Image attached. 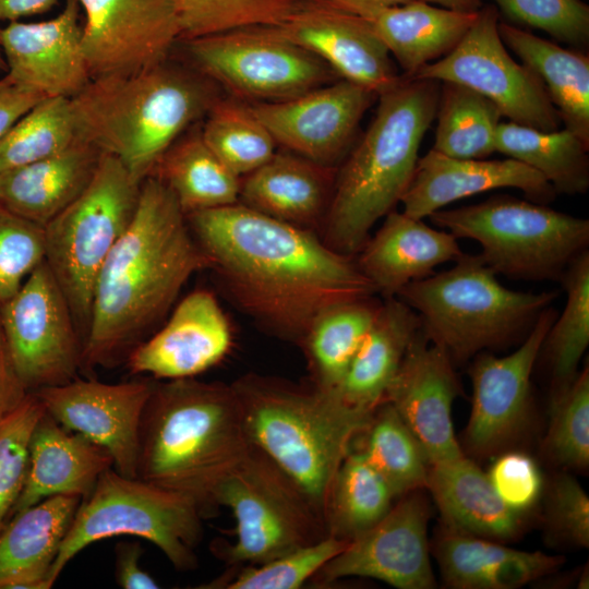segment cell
<instances>
[{"mask_svg":"<svg viewBox=\"0 0 589 589\" xmlns=\"http://www.w3.org/2000/svg\"><path fill=\"white\" fill-rule=\"evenodd\" d=\"M79 137L70 98L46 97L0 140V172L58 154Z\"/></svg>","mask_w":589,"mask_h":589,"instance_id":"obj_43","label":"cell"},{"mask_svg":"<svg viewBox=\"0 0 589 589\" xmlns=\"http://www.w3.org/2000/svg\"><path fill=\"white\" fill-rule=\"evenodd\" d=\"M429 217L457 239L477 241L483 261L514 279L561 280L589 244L588 219L510 195L442 208Z\"/></svg>","mask_w":589,"mask_h":589,"instance_id":"obj_8","label":"cell"},{"mask_svg":"<svg viewBox=\"0 0 589 589\" xmlns=\"http://www.w3.org/2000/svg\"><path fill=\"white\" fill-rule=\"evenodd\" d=\"M278 32L325 62L340 79L378 96L402 80L390 53L361 16L318 0H303Z\"/></svg>","mask_w":589,"mask_h":589,"instance_id":"obj_21","label":"cell"},{"mask_svg":"<svg viewBox=\"0 0 589 589\" xmlns=\"http://www.w3.org/2000/svg\"><path fill=\"white\" fill-rule=\"evenodd\" d=\"M59 0H0V20L10 22L49 11Z\"/></svg>","mask_w":589,"mask_h":589,"instance_id":"obj_55","label":"cell"},{"mask_svg":"<svg viewBox=\"0 0 589 589\" xmlns=\"http://www.w3.org/2000/svg\"><path fill=\"white\" fill-rule=\"evenodd\" d=\"M498 33L542 81L565 129L589 146V58L506 22Z\"/></svg>","mask_w":589,"mask_h":589,"instance_id":"obj_34","label":"cell"},{"mask_svg":"<svg viewBox=\"0 0 589 589\" xmlns=\"http://www.w3.org/2000/svg\"><path fill=\"white\" fill-rule=\"evenodd\" d=\"M231 346V327L219 302L197 289L177 304L160 330L129 352L127 366L155 378H191L224 360Z\"/></svg>","mask_w":589,"mask_h":589,"instance_id":"obj_23","label":"cell"},{"mask_svg":"<svg viewBox=\"0 0 589 589\" xmlns=\"http://www.w3.org/2000/svg\"><path fill=\"white\" fill-rule=\"evenodd\" d=\"M231 385L250 443L299 485L325 520L335 476L374 411L313 384L249 374Z\"/></svg>","mask_w":589,"mask_h":589,"instance_id":"obj_5","label":"cell"},{"mask_svg":"<svg viewBox=\"0 0 589 589\" xmlns=\"http://www.w3.org/2000/svg\"><path fill=\"white\" fill-rule=\"evenodd\" d=\"M347 543V540L328 534L264 564L247 566L232 577H220L203 588L298 589L344 550Z\"/></svg>","mask_w":589,"mask_h":589,"instance_id":"obj_46","label":"cell"},{"mask_svg":"<svg viewBox=\"0 0 589 589\" xmlns=\"http://www.w3.org/2000/svg\"><path fill=\"white\" fill-rule=\"evenodd\" d=\"M141 181L103 153L84 192L45 227V261L61 288L83 342L98 274L130 225Z\"/></svg>","mask_w":589,"mask_h":589,"instance_id":"obj_10","label":"cell"},{"mask_svg":"<svg viewBox=\"0 0 589 589\" xmlns=\"http://www.w3.org/2000/svg\"><path fill=\"white\" fill-rule=\"evenodd\" d=\"M502 117L483 95L455 82H441L432 149L454 158L484 159L496 152Z\"/></svg>","mask_w":589,"mask_h":589,"instance_id":"obj_38","label":"cell"},{"mask_svg":"<svg viewBox=\"0 0 589 589\" xmlns=\"http://www.w3.org/2000/svg\"><path fill=\"white\" fill-rule=\"evenodd\" d=\"M380 304L371 297L348 300L328 306L314 318L301 341L314 386L338 390Z\"/></svg>","mask_w":589,"mask_h":589,"instance_id":"obj_36","label":"cell"},{"mask_svg":"<svg viewBox=\"0 0 589 589\" xmlns=\"http://www.w3.org/2000/svg\"><path fill=\"white\" fill-rule=\"evenodd\" d=\"M101 154L79 137L58 154L0 172V206L45 227L84 192Z\"/></svg>","mask_w":589,"mask_h":589,"instance_id":"obj_28","label":"cell"},{"mask_svg":"<svg viewBox=\"0 0 589 589\" xmlns=\"http://www.w3.org/2000/svg\"><path fill=\"white\" fill-rule=\"evenodd\" d=\"M560 281L566 291V303L542 345L551 371L552 389L574 380L589 345L588 250L569 264Z\"/></svg>","mask_w":589,"mask_h":589,"instance_id":"obj_41","label":"cell"},{"mask_svg":"<svg viewBox=\"0 0 589 589\" xmlns=\"http://www.w3.org/2000/svg\"><path fill=\"white\" fill-rule=\"evenodd\" d=\"M396 497L361 449H351L340 465L329 492L327 533L350 541L378 522Z\"/></svg>","mask_w":589,"mask_h":589,"instance_id":"obj_39","label":"cell"},{"mask_svg":"<svg viewBox=\"0 0 589 589\" xmlns=\"http://www.w3.org/2000/svg\"><path fill=\"white\" fill-rule=\"evenodd\" d=\"M544 527L552 542L589 546V497L567 473L556 474L545 491Z\"/></svg>","mask_w":589,"mask_h":589,"instance_id":"obj_50","label":"cell"},{"mask_svg":"<svg viewBox=\"0 0 589 589\" xmlns=\"http://www.w3.org/2000/svg\"><path fill=\"white\" fill-rule=\"evenodd\" d=\"M339 10L362 16L380 9L401 5L412 0H318Z\"/></svg>","mask_w":589,"mask_h":589,"instance_id":"obj_56","label":"cell"},{"mask_svg":"<svg viewBox=\"0 0 589 589\" xmlns=\"http://www.w3.org/2000/svg\"><path fill=\"white\" fill-rule=\"evenodd\" d=\"M206 268L211 263L175 195L158 177H146L134 216L98 274L82 368L118 360Z\"/></svg>","mask_w":589,"mask_h":589,"instance_id":"obj_2","label":"cell"},{"mask_svg":"<svg viewBox=\"0 0 589 589\" xmlns=\"http://www.w3.org/2000/svg\"><path fill=\"white\" fill-rule=\"evenodd\" d=\"M45 407L34 392L0 419V531L11 519L28 470V448L34 426Z\"/></svg>","mask_w":589,"mask_h":589,"instance_id":"obj_47","label":"cell"},{"mask_svg":"<svg viewBox=\"0 0 589 589\" xmlns=\"http://www.w3.org/2000/svg\"><path fill=\"white\" fill-rule=\"evenodd\" d=\"M504 188L518 189L540 204L557 195L540 172L517 159L454 158L431 149L418 158L400 203L404 214L422 219L458 200Z\"/></svg>","mask_w":589,"mask_h":589,"instance_id":"obj_24","label":"cell"},{"mask_svg":"<svg viewBox=\"0 0 589 589\" xmlns=\"http://www.w3.org/2000/svg\"><path fill=\"white\" fill-rule=\"evenodd\" d=\"M10 353L0 303V419L15 409L27 395Z\"/></svg>","mask_w":589,"mask_h":589,"instance_id":"obj_54","label":"cell"},{"mask_svg":"<svg viewBox=\"0 0 589 589\" xmlns=\"http://www.w3.org/2000/svg\"><path fill=\"white\" fill-rule=\"evenodd\" d=\"M420 327L416 311L398 297L386 298L337 390L342 400L354 408L374 411L383 402Z\"/></svg>","mask_w":589,"mask_h":589,"instance_id":"obj_32","label":"cell"},{"mask_svg":"<svg viewBox=\"0 0 589 589\" xmlns=\"http://www.w3.org/2000/svg\"><path fill=\"white\" fill-rule=\"evenodd\" d=\"M486 474L500 498L517 513L531 509L542 494L541 471L525 453L507 452L500 455Z\"/></svg>","mask_w":589,"mask_h":589,"instance_id":"obj_51","label":"cell"},{"mask_svg":"<svg viewBox=\"0 0 589 589\" xmlns=\"http://www.w3.org/2000/svg\"><path fill=\"white\" fill-rule=\"evenodd\" d=\"M251 446L231 384L155 383L140 425L136 478L190 498L205 516Z\"/></svg>","mask_w":589,"mask_h":589,"instance_id":"obj_3","label":"cell"},{"mask_svg":"<svg viewBox=\"0 0 589 589\" xmlns=\"http://www.w3.org/2000/svg\"><path fill=\"white\" fill-rule=\"evenodd\" d=\"M110 468L113 459L106 448L62 426L45 410L31 436L27 477L12 516L55 495L84 498Z\"/></svg>","mask_w":589,"mask_h":589,"instance_id":"obj_26","label":"cell"},{"mask_svg":"<svg viewBox=\"0 0 589 589\" xmlns=\"http://www.w3.org/2000/svg\"><path fill=\"white\" fill-rule=\"evenodd\" d=\"M430 4H438L442 8L465 12L473 13L478 12L482 8L483 0H422Z\"/></svg>","mask_w":589,"mask_h":589,"instance_id":"obj_57","label":"cell"},{"mask_svg":"<svg viewBox=\"0 0 589 589\" xmlns=\"http://www.w3.org/2000/svg\"><path fill=\"white\" fill-rule=\"evenodd\" d=\"M589 146L567 129L541 131L512 121L501 122L496 152L540 172L555 192L584 194L589 188Z\"/></svg>","mask_w":589,"mask_h":589,"instance_id":"obj_37","label":"cell"},{"mask_svg":"<svg viewBox=\"0 0 589 589\" xmlns=\"http://www.w3.org/2000/svg\"><path fill=\"white\" fill-rule=\"evenodd\" d=\"M91 77L137 72L161 62L181 38L176 0H77Z\"/></svg>","mask_w":589,"mask_h":589,"instance_id":"obj_17","label":"cell"},{"mask_svg":"<svg viewBox=\"0 0 589 589\" xmlns=\"http://www.w3.org/2000/svg\"><path fill=\"white\" fill-rule=\"evenodd\" d=\"M213 503L229 508L236 520V541L225 551L232 565L264 564L328 536L305 493L253 445L218 485Z\"/></svg>","mask_w":589,"mask_h":589,"instance_id":"obj_11","label":"cell"},{"mask_svg":"<svg viewBox=\"0 0 589 589\" xmlns=\"http://www.w3.org/2000/svg\"><path fill=\"white\" fill-rule=\"evenodd\" d=\"M420 491L399 497L378 522L348 541L314 576L317 582L366 577L398 589L435 588L428 540L431 512Z\"/></svg>","mask_w":589,"mask_h":589,"instance_id":"obj_16","label":"cell"},{"mask_svg":"<svg viewBox=\"0 0 589 589\" xmlns=\"http://www.w3.org/2000/svg\"><path fill=\"white\" fill-rule=\"evenodd\" d=\"M77 0H67L55 17L35 23L10 22L0 43L7 74L45 97L73 98L92 80L82 47Z\"/></svg>","mask_w":589,"mask_h":589,"instance_id":"obj_22","label":"cell"},{"mask_svg":"<svg viewBox=\"0 0 589 589\" xmlns=\"http://www.w3.org/2000/svg\"><path fill=\"white\" fill-rule=\"evenodd\" d=\"M16 374L27 392L67 384L82 368V339L70 305L44 260L2 304Z\"/></svg>","mask_w":589,"mask_h":589,"instance_id":"obj_14","label":"cell"},{"mask_svg":"<svg viewBox=\"0 0 589 589\" xmlns=\"http://www.w3.org/2000/svg\"><path fill=\"white\" fill-rule=\"evenodd\" d=\"M45 260L44 227L0 206V303Z\"/></svg>","mask_w":589,"mask_h":589,"instance_id":"obj_48","label":"cell"},{"mask_svg":"<svg viewBox=\"0 0 589 589\" xmlns=\"http://www.w3.org/2000/svg\"><path fill=\"white\" fill-rule=\"evenodd\" d=\"M115 576L123 589H157L158 582L140 565L143 549L140 542H118L115 546Z\"/></svg>","mask_w":589,"mask_h":589,"instance_id":"obj_52","label":"cell"},{"mask_svg":"<svg viewBox=\"0 0 589 589\" xmlns=\"http://www.w3.org/2000/svg\"><path fill=\"white\" fill-rule=\"evenodd\" d=\"M155 169L185 215L239 202L241 178L207 146L201 131L178 139Z\"/></svg>","mask_w":589,"mask_h":589,"instance_id":"obj_35","label":"cell"},{"mask_svg":"<svg viewBox=\"0 0 589 589\" xmlns=\"http://www.w3.org/2000/svg\"><path fill=\"white\" fill-rule=\"evenodd\" d=\"M556 315L550 306L544 309L514 352L478 353L473 360L471 411L464 436L473 456L500 454L526 430L532 412V369Z\"/></svg>","mask_w":589,"mask_h":589,"instance_id":"obj_15","label":"cell"},{"mask_svg":"<svg viewBox=\"0 0 589 589\" xmlns=\"http://www.w3.org/2000/svg\"><path fill=\"white\" fill-rule=\"evenodd\" d=\"M378 95L339 79L298 96L250 105L277 146L334 167L348 153L360 121Z\"/></svg>","mask_w":589,"mask_h":589,"instance_id":"obj_18","label":"cell"},{"mask_svg":"<svg viewBox=\"0 0 589 589\" xmlns=\"http://www.w3.org/2000/svg\"><path fill=\"white\" fill-rule=\"evenodd\" d=\"M447 271L412 281L397 297L421 320L426 338L454 363L513 342L530 330L556 291L504 287L480 254L462 253Z\"/></svg>","mask_w":589,"mask_h":589,"instance_id":"obj_7","label":"cell"},{"mask_svg":"<svg viewBox=\"0 0 589 589\" xmlns=\"http://www.w3.org/2000/svg\"><path fill=\"white\" fill-rule=\"evenodd\" d=\"M440 87L435 80L404 76L378 96L373 120L335 177L323 221V240L335 251L354 256L400 202L435 119Z\"/></svg>","mask_w":589,"mask_h":589,"instance_id":"obj_4","label":"cell"},{"mask_svg":"<svg viewBox=\"0 0 589 589\" xmlns=\"http://www.w3.org/2000/svg\"><path fill=\"white\" fill-rule=\"evenodd\" d=\"M70 101L79 136L117 157L142 182L215 100L199 79L165 61L94 77Z\"/></svg>","mask_w":589,"mask_h":589,"instance_id":"obj_6","label":"cell"},{"mask_svg":"<svg viewBox=\"0 0 589 589\" xmlns=\"http://www.w3.org/2000/svg\"><path fill=\"white\" fill-rule=\"evenodd\" d=\"M462 253L450 232L394 209L365 241L356 262L375 293L386 299L397 297L405 286L432 275L436 266L455 262Z\"/></svg>","mask_w":589,"mask_h":589,"instance_id":"obj_25","label":"cell"},{"mask_svg":"<svg viewBox=\"0 0 589 589\" xmlns=\"http://www.w3.org/2000/svg\"><path fill=\"white\" fill-rule=\"evenodd\" d=\"M459 394L454 362L420 327L383 401L394 407L417 437L430 466L465 455L452 421L453 404Z\"/></svg>","mask_w":589,"mask_h":589,"instance_id":"obj_20","label":"cell"},{"mask_svg":"<svg viewBox=\"0 0 589 589\" xmlns=\"http://www.w3.org/2000/svg\"><path fill=\"white\" fill-rule=\"evenodd\" d=\"M510 20L542 29L557 40H589V7L581 0H493Z\"/></svg>","mask_w":589,"mask_h":589,"instance_id":"obj_49","label":"cell"},{"mask_svg":"<svg viewBox=\"0 0 589 589\" xmlns=\"http://www.w3.org/2000/svg\"><path fill=\"white\" fill-rule=\"evenodd\" d=\"M498 23L496 7H482L452 51L408 79L465 85L494 103L512 122L541 131L558 130L562 121L542 81L533 70L510 57Z\"/></svg>","mask_w":589,"mask_h":589,"instance_id":"obj_13","label":"cell"},{"mask_svg":"<svg viewBox=\"0 0 589 589\" xmlns=\"http://www.w3.org/2000/svg\"><path fill=\"white\" fill-rule=\"evenodd\" d=\"M187 40L250 26L281 25L303 0H176Z\"/></svg>","mask_w":589,"mask_h":589,"instance_id":"obj_45","label":"cell"},{"mask_svg":"<svg viewBox=\"0 0 589 589\" xmlns=\"http://www.w3.org/2000/svg\"><path fill=\"white\" fill-rule=\"evenodd\" d=\"M41 94L16 84L8 74L0 79V140L38 101Z\"/></svg>","mask_w":589,"mask_h":589,"instance_id":"obj_53","label":"cell"},{"mask_svg":"<svg viewBox=\"0 0 589 589\" xmlns=\"http://www.w3.org/2000/svg\"><path fill=\"white\" fill-rule=\"evenodd\" d=\"M542 452L554 465L584 471L589 466V368L553 388Z\"/></svg>","mask_w":589,"mask_h":589,"instance_id":"obj_44","label":"cell"},{"mask_svg":"<svg viewBox=\"0 0 589 589\" xmlns=\"http://www.w3.org/2000/svg\"><path fill=\"white\" fill-rule=\"evenodd\" d=\"M185 216L235 304L278 337L301 344L325 309L375 293L354 256L311 229L239 202Z\"/></svg>","mask_w":589,"mask_h":589,"instance_id":"obj_1","label":"cell"},{"mask_svg":"<svg viewBox=\"0 0 589 589\" xmlns=\"http://www.w3.org/2000/svg\"><path fill=\"white\" fill-rule=\"evenodd\" d=\"M203 517L190 498L110 468L82 498L51 567L49 581L53 586L69 562L89 544L117 536L145 539L176 569H195Z\"/></svg>","mask_w":589,"mask_h":589,"instance_id":"obj_9","label":"cell"},{"mask_svg":"<svg viewBox=\"0 0 589 589\" xmlns=\"http://www.w3.org/2000/svg\"><path fill=\"white\" fill-rule=\"evenodd\" d=\"M362 435L365 437L359 449L396 500L426 489L430 470L426 454L390 404L383 401L375 408Z\"/></svg>","mask_w":589,"mask_h":589,"instance_id":"obj_40","label":"cell"},{"mask_svg":"<svg viewBox=\"0 0 589 589\" xmlns=\"http://www.w3.org/2000/svg\"><path fill=\"white\" fill-rule=\"evenodd\" d=\"M335 182L334 168L276 152L240 182V203L275 219L311 229L325 218Z\"/></svg>","mask_w":589,"mask_h":589,"instance_id":"obj_29","label":"cell"},{"mask_svg":"<svg viewBox=\"0 0 589 589\" xmlns=\"http://www.w3.org/2000/svg\"><path fill=\"white\" fill-rule=\"evenodd\" d=\"M426 489L441 524L449 528L495 541L516 539L524 530V514L500 498L488 474L466 455L431 465Z\"/></svg>","mask_w":589,"mask_h":589,"instance_id":"obj_31","label":"cell"},{"mask_svg":"<svg viewBox=\"0 0 589 589\" xmlns=\"http://www.w3.org/2000/svg\"><path fill=\"white\" fill-rule=\"evenodd\" d=\"M82 497L55 495L19 513L0 531V589H49V574Z\"/></svg>","mask_w":589,"mask_h":589,"instance_id":"obj_30","label":"cell"},{"mask_svg":"<svg viewBox=\"0 0 589 589\" xmlns=\"http://www.w3.org/2000/svg\"><path fill=\"white\" fill-rule=\"evenodd\" d=\"M201 134L215 155L239 178L254 171L277 152V144L250 106L215 100Z\"/></svg>","mask_w":589,"mask_h":589,"instance_id":"obj_42","label":"cell"},{"mask_svg":"<svg viewBox=\"0 0 589 589\" xmlns=\"http://www.w3.org/2000/svg\"><path fill=\"white\" fill-rule=\"evenodd\" d=\"M154 384L148 380L109 384L76 377L34 393L62 426L106 448L117 472L136 478L140 425Z\"/></svg>","mask_w":589,"mask_h":589,"instance_id":"obj_19","label":"cell"},{"mask_svg":"<svg viewBox=\"0 0 589 589\" xmlns=\"http://www.w3.org/2000/svg\"><path fill=\"white\" fill-rule=\"evenodd\" d=\"M442 580L453 589H516L550 576L564 557L526 552L443 524L432 541Z\"/></svg>","mask_w":589,"mask_h":589,"instance_id":"obj_27","label":"cell"},{"mask_svg":"<svg viewBox=\"0 0 589 589\" xmlns=\"http://www.w3.org/2000/svg\"><path fill=\"white\" fill-rule=\"evenodd\" d=\"M0 34H1V27H0ZM0 70L1 71H8V67H7V62H5V59L3 57V52H2V48H1V43H0Z\"/></svg>","mask_w":589,"mask_h":589,"instance_id":"obj_58","label":"cell"},{"mask_svg":"<svg viewBox=\"0 0 589 589\" xmlns=\"http://www.w3.org/2000/svg\"><path fill=\"white\" fill-rule=\"evenodd\" d=\"M200 70L235 95L260 101L291 98L340 77L276 26H250L187 40Z\"/></svg>","mask_w":589,"mask_h":589,"instance_id":"obj_12","label":"cell"},{"mask_svg":"<svg viewBox=\"0 0 589 589\" xmlns=\"http://www.w3.org/2000/svg\"><path fill=\"white\" fill-rule=\"evenodd\" d=\"M477 14L412 0L361 17L397 60L404 70L402 75L411 77L423 65L452 51L473 24Z\"/></svg>","mask_w":589,"mask_h":589,"instance_id":"obj_33","label":"cell"}]
</instances>
